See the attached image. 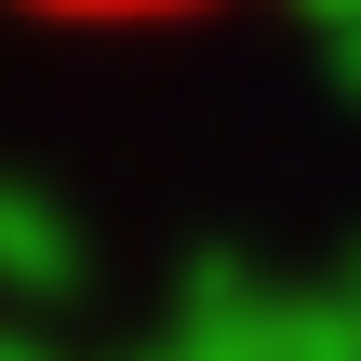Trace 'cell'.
I'll use <instances>...</instances> for the list:
<instances>
[{
    "label": "cell",
    "mask_w": 361,
    "mask_h": 361,
    "mask_svg": "<svg viewBox=\"0 0 361 361\" xmlns=\"http://www.w3.org/2000/svg\"><path fill=\"white\" fill-rule=\"evenodd\" d=\"M40 13H188V0H40Z\"/></svg>",
    "instance_id": "1"
}]
</instances>
